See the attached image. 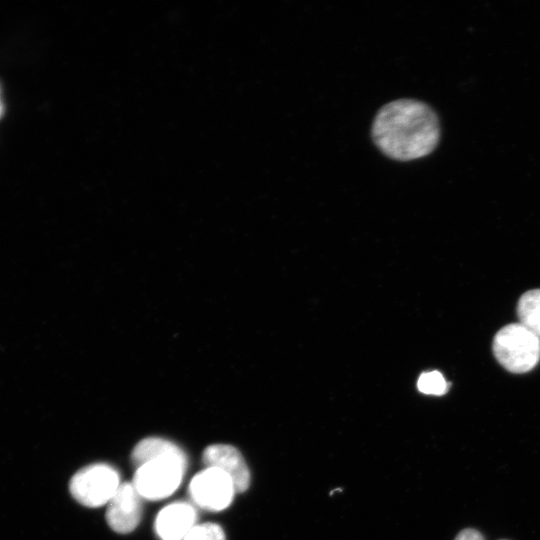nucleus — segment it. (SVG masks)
<instances>
[{
	"instance_id": "nucleus-1",
	"label": "nucleus",
	"mask_w": 540,
	"mask_h": 540,
	"mask_svg": "<svg viewBox=\"0 0 540 540\" xmlns=\"http://www.w3.org/2000/svg\"><path fill=\"white\" fill-rule=\"evenodd\" d=\"M440 126L431 107L414 99L384 105L375 116L372 138L389 158L409 161L430 154L438 144Z\"/></svg>"
},
{
	"instance_id": "nucleus-2",
	"label": "nucleus",
	"mask_w": 540,
	"mask_h": 540,
	"mask_svg": "<svg viewBox=\"0 0 540 540\" xmlns=\"http://www.w3.org/2000/svg\"><path fill=\"white\" fill-rule=\"evenodd\" d=\"M498 362L512 373H526L540 359V338L520 323L501 328L493 339Z\"/></svg>"
},
{
	"instance_id": "nucleus-3",
	"label": "nucleus",
	"mask_w": 540,
	"mask_h": 540,
	"mask_svg": "<svg viewBox=\"0 0 540 540\" xmlns=\"http://www.w3.org/2000/svg\"><path fill=\"white\" fill-rule=\"evenodd\" d=\"M187 468V458L161 457L136 468L132 484L141 497L160 500L171 495L180 485Z\"/></svg>"
},
{
	"instance_id": "nucleus-4",
	"label": "nucleus",
	"mask_w": 540,
	"mask_h": 540,
	"mask_svg": "<svg viewBox=\"0 0 540 540\" xmlns=\"http://www.w3.org/2000/svg\"><path fill=\"white\" fill-rule=\"evenodd\" d=\"M119 474L103 463L91 464L76 472L70 480L71 495L87 507L107 504L119 487Z\"/></svg>"
},
{
	"instance_id": "nucleus-5",
	"label": "nucleus",
	"mask_w": 540,
	"mask_h": 540,
	"mask_svg": "<svg viewBox=\"0 0 540 540\" xmlns=\"http://www.w3.org/2000/svg\"><path fill=\"white\" fill-rule=\"evenodd\" d=\"M235 493L232 479L214 467H206L197 473L189 484L192 500L208 511H221L227 508Z\"/></svg>"
},
{
	"instance_id": "nucleus-6",
	"label": "nucleus",
	"mask_w": 540,
	"mask_h": 540,
	"mask_svg": "<svg viewBox=\"0 0 540 540\" xmlns=\"http://www.w3.org/2000/svg\"><path fill=\"white\" fill-rule=\"evenodd\" d=\"M107 504L106 521L112 530L126 534L137 527L142 504L141 496L132 483H121Z\"/></svg>"
},
{
	"instance_id": "nucleus-7",
	"label": "nucleus",
	"mask_w": 540,
	"mask_h": 540,
	"mask_svg": "<svg viewBox=\"0 0 540 540\" xmlns=\"http://www.w3.org/2000/svg\"><path fill=\"white\" fill-rule=\"evenodd\" d=\"M205 467H214L225 472L234 484L235 492L242 493L250 485V471L239 450L227 444H213L203 452Z\"/></svg>"
},
{
	"instance_id": "nucleus-8",
	"label": "nucleus",
	"mask_w": 540,
	"mask_h": 540,
	"mask_svg": "<svg viewBox=\"0 0 540 540\" xmlns=\"http://www.w3.org/2000/svg\"><path fill=\"white\" fill-rule=\"evenodd\" d=\"M196 511L185 502L165 506L155 520V531L161 540H183L195 526Z\"/></svg>"
},
{
	"instance_id": "nucleus-9",
	"label": "nucleus",
	"mask_w": 540,
	"mask_h": 540,
	"mask_svg": "<svg viewBox=\"0 0 540 540\" xmlns=\"http://www.w3.org/2000/svg\"><path fill=\"white\" fill-rule=\"evenodd\" d=\"M168 456L186 458L182 449L174 443L161 438L149 437L137 443L131 458L133 464L138 468L146 462Z\"/></svg>"
},
{
	"instance_id": "nucleus-10",
	"label": "nucleus",
	"mask_w": 540,
	"mask_h": 540,
	"mask_svg": "<svg viewBox=\"0 0 540 540\" xmlns=\"http://www.w3.org/2000/svg\"><path fill=\"white\" fill-rule=\"evenodd\" d=\"M517 314L520 324L540 338V289L529 290L520 297Z\"/></svg>"
},
{
	"instance_id": "nucleus-11",
	"label": "nucleus",
	"mask_w": 540,
	"mask_h": 540,
	"mask_svg": "<svg viewBox=\"0 0 540 540\" xmlns=\"http://www.w3.org/2000/svg\"><path fill=\"white\" fill-rule=\"evenodd\" d=\"M417 386L422 393L439 396L446 393L449 384L440 372L431 371L419 377Z\"/></svg>"
},
{
	"instance_id": "nucleus-12",
	"label": "nucleus",
	"mask_w": 540,
	"mask_h": 540,
	"mask_svg": "<svg viewBox=\"0 0 540 540\" xmlns=\"http://www.w3.org/2000/svg\"><path fill=\"white\" fill-rule=\"evenodd\" d=\"M183 540H225L223 529L215 523L195 525Z\"/></svg>"
},
{
	"instance_id": "nucleus-13",
	"label": "nucleus",
	"mask_w": 540,
	"mask_h": 540,
	"mask_svg": "<svg viewBox=\"0 0 540 540\" xmlns=\"http://www.w3.org/2000/svg\"><path fill=\"white\" fill-rule=\"evenodd\" d=\"M455 540H484L482 534L471 528L462 530L455 538Z\"/></svg>"
},
{
	"instance_id": "nucleus-14",
	"label": "nucleus",
	"mask_w": 540,
	"mask_h": 540,
	"mask_svg": "<svg viewBox=\"0 0 540 540\" xmlns=\"http://www.w3.org/2000/svg\"><path fill=\"white\" fill-rule=\"evenodd\" d=\"M3 111H4V108H3V102H2V98H1V90H0V118H1L2 115H3Z\"/></svg>"
}]
</instances>
